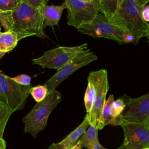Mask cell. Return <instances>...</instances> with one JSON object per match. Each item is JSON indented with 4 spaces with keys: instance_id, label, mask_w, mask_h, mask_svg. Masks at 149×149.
I'll use <instances>...</instances> for the list:
<instances>
[{
    "instance_id": "obj_27",
    "label": "cell",
    "mask_w": 149,
    "mask_h": 149,
    "mask_svg": "<svg viewBox=\"0 0 149 149\" xmlns=\"http://www.w3.org/2000/svg\"><path fill=\"white\" fill-rule=\"evenodd\" d=\"M48 149H67L66 147L60 142L57 143H52Z\"/></svg>"
},
{
    "instance_id": "obj_20",
    "label": "cell",
    "mask_w": 149,
    "mask_h": 149,
    "mask_svg": "<svg viewBox=\"0 0 149 149\" xmlns=\"http://www.w3.org/2000/svg\"><path fill=\"white\" fill-rule=\"evenodd\" d=\"M12 113L5 104L0 102V138H3L5 126Z\"/></svg>"
},
{
    "instance_id": "obj_5",
    "label": "cell",
    "mask_w": 149,
    "mask_h": 149,
    "mask_svg": "<svg viewBox=\"0 0 149 149\" xmlns=\"http://www.w3.org/2000/svg\"><path fill=\"white\" fill-rule=\"evenodd\" d=\"M33 87L22 86L0 70V102L5 104L13 112L22 109Z\"/></svg>"
},
{
    "instance_id": "obj_3",
    "label": "cell",
    "mask_w": 149,
    "mask_h": 149,
    "mask_svg": "<svg viewBox=\"0 0 149 149\" xmlns=\"http://www.w3.org/2000/svg\"><path fill=\"white\" fill-rule=\"evenodd\" d=\"M61 100V94L54 90L49 93L42 101L37 102L33 108L22 119L24 124V132L36 138L37 134L44 129L49 115Z\"/></svg>"
},
{
    "instance_id": "obj_6",
    "label": "cell",
    "mask_w": 149,
    "mask_h": 149,
    "mask_svg": "<svg viewBox=\"0 0 149 149\" xmlns=\"http://www.w3.org/2000/svg\"><path fill=\"white\" fill-rule=\"evenodd\" d=\"M67 24L77 29L90 23L100 13L98 0H66Z\"/></svg>"
},
{
    "instance_id": "obj_25",
    "label": "cell",
    "mask_w": 149,
    "mask_h": 149,
    "mask_svg": "<svg viewBox=\"0 0 149 149\" xmlns=\"http://www.w3.org/2000/svg\"><path fill=\"white\" fill-rule=\"evenodd\" d=\"M25 1L31 6L37 9L43 8L48 2V0H25Z\"/></svg>"
},
{
    "instance_id": "obj_30",
    "label": "cell",
    "mask_w": 149,
    "mask_h": 149,
    "mask_svg": "<svg viewBox=\"0 0 149 149\" xmlns=\"http://www.w3.org/2000/svg\"><path fill=\"white\" fill-rule=\"evenodd\" d=\"M82 146L81 144V143L79 141H77V143L73 146L70 149H82Z\"/></svg>"
},
{
    "instance_id": "obj_15",
    "label": "cell",
    "mask_w": 149,
    "mask_h": 149,
    "mask_svg": "<svg viewBox=\"0 0 149 149\" xmlns=\"http://www.w3.org/2000/svg\"><path fill=\"white\" fill-rule=\"evenodd\" d=\"M113 101V95L110 94L105 101L100 120L97 124V127L98 130L102 129L105 126L108 125L116 126L115 120L112 112V104Z\"/></svg>"
},
{
    "instance_id": "obj_19",
    "label": "cell",
    "mask_w": 149,
    "mask_h": 149,
    "mask_svg": "<svg viewBox=\"0 0 149 149\" xmlns=\"http://www.w3.org/2000/svg\"><path fill=\"white\" fill-rule=\"evenodd\" d=\"M125 108V104L123 100L120 97L116 100H114L112 104V115L115 118L116 126H121L124 122L122 118V113Z\"/></svg>"
},
{
    "instance_id": "obj_10",
    "label": "cell",
    "mask_w": 149,
    "mask_h": 149,
    "mask_svg": "<svg viewBox=\"0 0 149 149\" xmlns=\"http://www.w3.org/2000/svg\"><path fill=\"white\" fill-rule=\"evenodd\" d=\"M95 73L96 93L91 112L87 115L89 117L90 125L97 126L106 101V95L109 90V86L107 71L105 69H102L97 70Z\"/></svg>"
},
{
    "instance_id": "obj_7",
    "label": "cell",
    "mask_w": 149,
    "mask_h": 149,
    "mask_svg": "<svg viewBox=\"0 0 149 149\" xmlns=\"http://www.w3.org/2000/svg\"><path fill=\"white\" fill-rule=\"evenodd\" d=\"M88 44L84 43L74 47H58L45 51L41 56L33 59V65L42 68L54 69L57 70L73 59L79 53L87 49Z\"/></svg>"
},
{
    "instance_id": "obj_2",
    "label": "cell",
    "mask_w": 149,
    "mask_h": 149,
    "mask_svg": "<svg viewBox=\"0 0 149 149\" xmlns=\"http://www.w3.org/2000/svg\"><path fill=\"white\" fill-rule=\"evenodd\" d=\"M11 17L10 31L17 35L19 40L33 36L40 38L45 36L42 8H35L25 0H20Z\"/></svg>"
},
{
    "instance_id": "obj_21",
    "label": "cell",
    "mask_w": 149,
    "mask_h": 149,
    "mask_svg": "<svg viewBox=\"0 0 149 149\" xmlns=\"http://www.w3.org/2000/svg\"><path fill=\"white\" fill-rule=\"evenodd\" d=\"M48 94V90L44 84L33 87L30 91V94L37 102L42 101Z\"/></svg>"
},
{
    "instance_id": "obj_8",
    "label": "cell",
    "mask_w": 149,
    "mask_h": 149,
    "mask_svg": "<svg viewBox=\"0 0 149 149\" xmlns=\"http://www.w3.org/2000/svg\"><path fill=\"white\" fill-rule=\"evenodd\" d=\"M97 56L90 49H85L79 53L73 59L49 79L44 84L49 93L55 90L56 87L70 74L80 68L90 64L97 60Z\"/></svg>"
},
{
    "instance_id": "obj_35",
    "label": "cell",
    "mask_w": 149,
    "mask_h": 149,
    "mask_svg": "<svg viewBox=\"0 0 149 149\" xmlns=\"http://www.w3.org/2000/svg\"><path fill=\"white\" fill-rule=\"evenodd\" d=\"M1 31H0V33H1Z\"/></svg>"
},
{
    "instance_id": "obj_9",
    "label": "cell",
    "mask_w": 149,
    "mask_h": 149,
    "mask_svg": "<svg viewBox=\"0 0 149 149\" xmlns=\"http://www.w3.org/2000/svg\"><path fill=\"white\" fill-rule=\"evenodd\" d=\"M124 132L123 144L130 149L149 147V120L141 122H125L121 125Z\"/></svg>"
},
{
    "instance_id": "obj_16",
    "label": "cell",
    "mask_w": 149,
    "mask_h": 149,
    "mask_svg": "<svg viewBox=\"0 0 149 149\" xmlns=\"http://www.w3.org/2000/svg\"><path fill=\"white\" fill-rule=\"evenodd\" d=\"M19 41L17 35L12 31L0 33V51L3 53L13 50Z\"/></svg>"
},
{
    "instance_id": "obj_26",
    "label": "cell",
    "mask_w": 149,
    "mask_h": 149,
    "mask_svg": "<svg viewBox=\"0 0 149 149\" xmlns=\"http://www.w3.org/2000/svg\"><path fill=\"white\" fill-rule=\"evenodd\" d=\"M141 15H142V17H143V20L148 23V22H149V5H146L144 7V8L142 10Z\"/></svg>"
},
{
    "instance_id": "obj_34",
    "label": "cell",
    "mask_w": 149,
    "mask_h": 149,
    "mask_svg": "<svg viewBox=\"0 0 149 149\" xmlns=\"http://www.w3.org/2000/svg\"><path fill=\"white\" fill-rule=\"evenodd\" d=\"M144 149H149V147H147V148H144Z\"/></svg>"
},
{
    "instance_id": "obj_29",
    "label": "cell",
    "mask_w": 149,
    "mask_h": 149,
    "mask_svg": "<svg viewBox=\"0 0 149 149\" xmlns=\"http://www.w3.org/2000/svg\"><path fill=\"white\" fill-rule=\"evenodd\" d=\"M0 149H6V142L3 138H0Z\"/></svg>"
},
{
    "instance_id": "obj_13",
    "label": "cell",
    "mask_w": 149,
    "mask_h": 149,
    "mask_svg": "<svg viewBox=\"0 0 149 149\" xmlns=\"http://www.w3.org/2000/svg\"><path fill=\"white\" fill-rule=\"evenodd\" d=\"M90 125L89 117L88 115L86 114L81 123L69 133L64 139L61 141L60 143L64 145L67 149H70L77 143L79 139L86 130V129L89 127Z\"/></svg>"
},
{
    "instance_id": "obj_4",
    "label": "cell",
    "mask_w": 149,
    "mask_h": 149,
    "mask_svg": "<svg viewBox=\"0 0 149 149\" xmlns=\"http://www.w3.org/2000/svg\"><path fill=\"white\" fill-rule=\"evenodd\" d=\"M78 32L93 38H106L119 44L133 43L132 36L127 32L111 23L102 13H99L90 23L84 24L77 29Z\"/></svg>"
},
{
    "instance_id": "obj_24",
    "label": "cell",
    "mask_w": 149,
    "mask_h": 149,
    "mask_svg": "<svg viewBox=\"0 0 149 149\" xmlns=\"http://www.w3.org/2000/svg\"><path fill=\"white\" fill-rule=\"evenodd\" d=\"M12 78L15 81L22 86L30 85V82L31 80V79L30 76L24 74H22Z\"/></svg>"
},
{
    "instance_id": "obj_23",
    "label": "cell",
    "mask_w": 149,
    "mask_h": 149,
    "mask_svg": "<svg viewBox=\"0 0 149 149\" xmlns=\"http://www.w3.org/2000/svg\"><path fill=\"white\" fill-rule=\"evenodd\" d=\"M12 13H5L0 10V23L6 31L10 30L12 23Z\"/></svg>"
},
{
    "instance_id": "obj_11",
    "label": "cell",
    "mask_w": 149,
    "mask_h": 149,
    "mask_svg": "<svg viewBox=\"0 0 149 149\" xmlns=\"http://www.w3.org/2000/svg\"><path fill=\"white\" fill-rule=\"evenodd\" d=\"M122 99L125 104L122 113L124 121L141 122L149 120V92L140 97Z\"/></svg>"
},
{
    "instance_id": "obj_28",
    "label": "cell",
    "mask_w": 149,
    "mask_h": 149,
    "mask_svg": "<svg viewBox=\"0 0 149 149\" xmlns=\"http://www.w3.org/2000/svg\"><path fill=\"white\" fill-rule=\"evenodd\" d=\"M87 149H107L104 147H103L99 141H97L90 146Z\"/></svg>"
},
{
    "instance_id": "obj_14",
    "label": "cell",
    "mask_w": 149,
    "mask_h": 149,
    "mask_svg": "<svg viewBox=\"0 0 149 149\" xmlns=\"http://www.w3.org/2000/svg\"><path fill=\"white\" fill-rule=\"evenodd\" d=\"M88 84L85 91L84 102L87 114H90L93 105L96 93V73L91 72L87 79Z\"/></svg>"
},
{
    "instance_id": "obj_22",
    "label": "cell",
    "mask_w": 149,
    "mask_h": 149,
    "mask_svg": "<svg viewBox=\"0 0 149 149\" xmlns=\"http://www.w3.org/2000/svg\"><path fill=\"white\" fill-rule=\"evenodd\" d=\"M20 0H0V10L5 13H11Z\"/></svg>"
},
{
    "instance_id": "obj_32",
    "label": "cell",
    "mask_w": 149,
    "mask_h": 149,
    "mask_svg": "<svg viewBox=\"0 0 149 149\" xmlns=\"http://www.w3.org/2000/svg\"><path fill=\"white\" fill-rule=\"evenodd\" d=\"M146 37L148 39V42L149 44V23H148V26H147V33L146 35Z\"/></svg>"
},
{
    "instance_id": "obj_1",
    "label": "cell",
    "mask_w": 149,
    "mask_h": 149,
    "mask_svg": "<svg viewBox=\"0 0 149 149\" xmlns=\"http://www.w3.org/2000/svg\"><path fill=\"white\" fill-rule=\"evenodd\" d=\"M148 2L149 0H121L116 13L109 21L130 34L134 44L146 37L148 23L143 20L141 13Z\"/></svg>"
},
{
    "instance_id": "obj_18",
    "label": "cell",
    "mask_w": 149,
    "mask_h": 149,
    "mask_svg": "<svg viewBox=\"0 0 149 149\" xmlns=\"http://www.w3.org/2000/svg\"><path fill=\"white\" fill-rule=\"evenodd\" d=\"M82 147L88 148L95 143L99 141L98 136V129L97 126L90 125L88 128L85 131L81 137L78 140Z\"/></svg>"
},
{
    "instance_id": "obj_33",
    "label": "cell",
    "mask_w": 149,
    "mask_h": 149,
    "mask_svg": "<svg viewBox=\"0 0 149 149\" xmlns=\"http://www.w3.org/2000/svg\"><path fill=\"white\" fill-rule=\"evenodd\" d=\"M5 54V53H3V52H2L1 51H0V60H1V59L3 56V55Z\"/></svg>"
},
{
    "instance_id": "obj_31",
    "label": "cell",
    "mask_w": 149,
    "mask_h": 149,
    "mask_svg": "<svg viewBox=\"0 0 149 149\" xmlns=\"http://www.w3.org/2000/svg\"><path fill=\"white\" fill-rule=\"evenodd\" d=\"M116 149H130V148H128L126 145H125V144L123 143L119 148H116Z\"/></svg>"
},
{
    "instance_id": "obj_17",
    "label": "cell",
    "mask_w": 149,
    "mask_h": 149,
    "mask_svg": "<svg viewBox=\"0 0 149 149\" xmlns=\"http://www.w3.org/2000/svg\"><path fill=\"white\" fill-rule=\"evenodd\" d=\"M121 0H98L99 12L110 21L116 13Z\"/></svg>"
},
{
    "instance_id": "obj_12",
    "label": "cell",
    "mask_w": 149,
    "mask_h": 149,
    "mask_svg": "<svg viewBox=\"0 0 149 149\" xmlns=\"http://www.w3.org/2000/svg\"><path fill=\"white\" fill-rule=\"evenodd\" d=\"M65 9H66V6L65 2L61 5H46L42 8L44 28L47 26L53 27L54 26L58 25L62 13Z\"/></svg>"
}]
</instances>
